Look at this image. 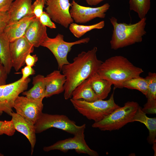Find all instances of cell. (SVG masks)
Wrapping results in <instances>:
<instances>
[{
	"label": "cell",
	"mask_w": 156,
	"mask_h": 156,
	"mask_svg": "<svg viewBox=\"0 0 156 156\" xmlns=\"http://www.w3.org/2000/svg\"><path fill=\"white\" fill-rule=\"evenodd\" d=\"M38 60V57L36 54L31 55L29 54L26 57L25 63L27 66L32 67L35 65Z\"/></svg>",
	"instance_id": "obj_34"
},
{
	"label": "cell",
	"mask_w": 156,
	"mask_h": 156,
	"mask_svg": "<svg viewBox=\"0 0 156 156\" xmlns=\"http://www.w3.org/2000/svg\"><path fill=\"white\" fill-rule=\"evenodd\" d=\"M71 4V16L75 22L80 23H86L96 18H104L110 7L108 3L97 7H86L79 5L74 0Z\"/></svg>",
	"instance_id": "obj_10"
},
{
	"label": "cell",
	"mask_w": 156,
	"mask_h": 156,
	"mask_svg": "<svg viewBox=\"0 0 156 156\" xmlns=\"http://www.w3.org/2000/svg\"><path fill=\"white\" fill-rule=\"evenodd\" d=\"M9 18L7 12H0V33H2L8 25Z\"/></svg>",
	"instance_id": "obj_32"
},
{
	"label": "cell",
	"mask_w": 156,
	"mask_h": 156,
	"mask_svg": "<svg viewBox=\"0 0 156 156\" xmlns=\"http://www.w3.org/2000/svg\"><path fill=\"white\" fill-rule=\"evenodd\" d=\"M13 108L16 113L34 125L42 113L43 104L42 101L19 96L14 101Z\"/></svg>",
	"instance_id": "obj_12"
},
{
	"label": "cell",
	"mask_w": 156,
	"mask_h": 156,
	"mask_svg": "<svg viewBox=\"0 0 156 156\" xmlns=\"http://www.w3.org/2000/svg\"><path fill=\"white\" fill-rule=\"evenodd\" d=\"M63 35L60 34L53 38L48 36L40 44V46L47 48L52 53L57 60L58 69L60 70L64 65L70 63L68 60L67 56L72 47L76 44L88 43L90 40L89 37H86L68 42L65 41Z\"/></svg>",
	"instance_id": "obj_7"
},
{
	"label": "cell",
	"mask_w": 156,
	"mask_h": 156,
	"mask_svg": "<svg viewBox=\"0 0 156 156\" xmlns=\"http://www.w3.org/2000/svg\"><path fill=\"white\" fill-rule=\"evenodd\" d=\"M39 19L41 23L44 26L51 29L56 28V25L51 21V19L46 12L43 11Z\"/></svg>",
	"instance_id": "obj_30"
},
{
	"label": "cell",
	"mask_w": 156,
	"mask_h": 156,
	"mask_svg": "<svg viewBox=\"0 0 156 156\" xmlns=\"http://www.w3.org/2000/svg\"><path fill=\"white\" fill-rule=\"evenodd\" d=\"M71 99H81L88 102L98 100V97L90 85L89 79L79 85L72 92Z\"/></svg>",
	"instance_id": "obj_22"
},
{
	"label": "cell",
	"mask_w": 156,
	"mask_h": 156,
	"mask_svg": "<svg viewBox=\"0 0 156 156\" xmlns=\"http://www.w3.org/2000/svg\"><path fill=\"white\" fill-rule=\"evenodd\" d=\"M114 90L109 99H98L92 102L83 100L70 101L74 108L80 114L89 120L94 122L99 121L120 106L115 102Z\"/></svg>",
	"instance_id": "obj_4"
},
{
	"label": "cell",
	"mask_w": 156,
	"mask_h": 156,
	"mask_svg": "<svg viewBox=\"0 0 156 156\" xmlns=\"http://www.w3.org/2000/svg\"><path fill=\"white\" fill-rule=\"evenodd\" d=\"M10 43L3 32L0 33V60L8 74L12 67Z\"/></svg>",
	"instance_id": "obj_23"
},
{
	"label": "cell",
	"mask_w": 156,
	"mask_h": 156,
	"mask_svg": "<svg viewBox=\"0 0 156 156\" xmlns=\"http://www.w3.org/2000/svg\"><path fill=\"white\" fill-rule=\"evenodd\" d=\"M10 116L16 130L24 135L29 140L32 155L36 140L34 125L16 112H13Z\"/></svg>",
	"instance_id": "obj_14"
},
{
	"label": "cell",
	"mask_w": 156,
	"mask_h": 156,
	"mask_svg": "<svg viewBox=\"0 0 156 156\" xmlns=\"http://www.w3.org/2000/svg\"><path fill=\"white\" fill-rule=\"evenodd\" d=\"M4 156V155L3 154H2L1 153H0V156Z\"/></svg>",
	"instance_id": "obj_39"
},
{
	"label": "cell",
	"mask_w": 156,
	"mask_h": 156,
	"mask_svg": "<svg viewBox=\"0 0 156 156\" xmlns=\"http://www.w3.org/2000/svg\"><path fill=\"white\" fill-rule=\"evenodd\" d=\"M31 81L28 77L24 81L19 79L6 84L3 89L2 97L0 100V116L4 112L10 116L13 112L14 101L21 93L27 89Z\"/></svg>",
	"instance_id": "obj_9"
},
{
	"label": "cell",
	"mask_w": 156,
	"mask_h": 156,
	"mask_svg": "<svg viewBox=\"0 0 156 156\" xmlns=\"http://www.w3.org/2000/svg\"><path fill=\"white\" fill-rule=\"evenodd\" d=\"M22 76L20 79L22 81H24L31 75L35 73V71L32 67L27 66L21 70Z\"/></svg>",
	"instance_id": "obj_33"
},
{
	"label": "cell",
	"mask_w": 156,
	"mask_h": 156,
	"mask_svg": "<svg viewBox=\"0 0 156 156\" xmlns=\"http://www.w3.org/2000/svg\"><path fill=\"white\" fill-rule=\"evenodd\" d=\"M144 72L142 68L134 66L127 58L121 55L112 57L103 62L97 74L119 88L124 82L139 77Z\"/></svg>",
	"instance_id": "obj_2"
},
{
	"label": "cell",
	"mask_w": 156,
	"mask_h": 156,
	"mask_svg": "<svg viewBox=\"0 0 156 156\" xmlns=\"http://www.w3.org/2000/svg\"><path fill=\"white\" fill-rule=\"evenodd\" d=\"M32 5V0L13 1L7 11L9 18L8 25L14 23L25 16L34 15Z\"/></svg>",
	"instance_id": "obj_18"
},
{
	"label": "cell",
	"mask_w": 156,
	"mask_h": 156,
	"mask_svg": "<svg viewBox=\"0 0 156 156\" xmlns=\"http://www.w3.org/2000/svg\"><path fill=\"white\" fill-rule=\"evenodd\" d=\"M146 114L139 106L133 118L132 122H139L145 125L149 131L147 141L150 144H152L156 142V118H149Z\"/></svg>",
	"instance_id": "obj_20"
},
{
	"label": "cell",
	"mask_w": 156,
	"mask_h": 156,
	"mask_svg": "<svg viewBox=\"0 0 156 156\" xmlns=\"http://www.w3.org/2000/svg\"><path fill=\"white\" fill-rule=\"evenodd\" d=\"M10 48L12 67L18 71L25 65L27 56L33 52L34 47L24 36L10 42Z\"/></svg>",
	"instance_id": "obj_13"
},
{
	"label": "cell",
	"mask_w": 156,
	"mask_h": 156,
	"mask_svg": "<svg viewBox=\"0 0 156 156\" xmlns=\"http://www.w3.org/2000/svg\"><path fill=\"white\" fill-rule=\"evenodd\" d=\"M46 12L54 21L68 28L73 22L70 13L71 6L69 0H47Z\"/></svg>",
	"instance_id": "obj_11"
},
{
	"label": "cell",
	"mask_w": 156,
	"mask_h": 156,
	"mask_svg": "<svg viewBox=\"0 0 156 156\" xmlns=\"http://www.w3.org/2000/svg\"><path fill=\"white\" fill-rule=\"evenodd\" d=\"M16 130L12 120H0V135L5 134L11 136L14 134Z\"/></svg>",
	"instance_id": "obj_28"
},
{
	"label": "cell",
	"mask_w": 156,
	"mask_h": 156,
	"mask_svg": "<svg viewBox=\"0 0 156 156\" xmlns=\"http://www.w3.org/2000/svg\"><path fill=\"white\" fill-rule=\"evenodd\" d=\"M2 64V63H1V60H0V64Z\"/></svg>",
	"instance_id": "obj_41"
},
{
	"label": "cell",
	"mask_w": 156,
	"mask_h": 156,
	"mask_svg": "<svg viewBox=\"0 0 156 156\" xmlns=\"http://www.w3.org/2000/svg\"><path fill=\"white\" fill-rule=\"evenodd\" d=\"M84 132L74 135L73 138L59 140L51 145L44 146L43 150L45 152L58 150L66 153L69 150H74L78 154H85L90 156H99L96 151L91 149L87 144Z\"/></svg>",
	"instance_id": "obj_8"
},
{
	"label": "cell",
	"mask_w": 156,
	"mask_h": 156,
	"mask_svg": "<svg viewBox=\"0 0 156 156\" xmlns=\"http://www.w3.org/2000/svg\"><path fill=\"white\" fill-rule=\"evenodd\" d=\"M45 97H49L64 92L66 78L60 70H55L48 74L45 77Z\"/></svg>",
	"instance_id": "obj_16"
},
{
	"label": "cell",
	"mask_w": 156,
	"mask_h": 156,
	"mask_svg": "<svg viewBox=\"0 0 156 156\" xmlns=\"http://www.w3.org/2000/svg\"><path fill=\"white\" fill-rule=\"evenodd\" d=\"M142 111L146 114H155L156 112V100H147L146 103L142 108Z\"/></svg>",
	"instance_id": "obj_31"
},
{
	"label": "cell",
	"mask_w": 156,
	"mask_h": 156,
	"mask_svg": "<svg viewBox=\"0 0 156 156\" xmlns=\"http://www.w3.org/2000/svg\"><path fill=\"white\" fill-rule=\"evenodd\" d=\"M105 25L103 21L90 25H83L77 24L73 22L69 25V29L76 37L79 38L87 32L95 29H100L103 28Z\"/></svg>",
	"instance_id": "obj_24"
},
{
	"label": "cell",
	"mask_w": 156,
	"mask_h": 156,
	"mask_svg": "<svg viewBox=\"0 0 156 156\" xmlns=\"http://www.w3.org/2000/svg\"><path fill=\"white\" fill-rule=\"evenodd\" d=\"M105 0H86L87 3L90 5H95Z\"/></svg>",
	"instance_id": "obj_37"
},
{
	"label": "cell",
	"mask_w": 156,
	"mask_h": 156,
	"mask_svg": "<svg viewBox=\"0 0 156 156\" xmlns=\"http://www.w3.org/2000/svg\"><path fill=\"white\" fill-rule=\"evenodd\" d=\"M90 85L99 99H106L110 92L112 83L100 77L96 73L89 78Z\"/></svg>",
	"instance_id": "obj_21"
},
{
	"label": "cell",
	"mask_w": 156,
	"mask_h": 156,
	"mask_svg": "<svg viewBox=\"0 0 156 156\" xmlns=\"http://www.w3.org/2000/svg\"><path fill=\"white\" fill-rule=\"evenodd\" d=\"M35 18L34 15L25 16L14 23L8 25L3 33L10 42H12L24 35L27 27Z\"/></svg>",
	"instance_id": "obj_17"
},
{
	"label": "cell",
	"mask_w": 156,
	"mask_h": 156,
	"mask_svg": "<svg viewBox=\"0 0 156 156\" xmlns=\"http://www.w3.org/2000/svg\"><path fill=\"white\" fill-rule=\"evenodd\" d=\"M42 0L45 3H46V1H47V0Z\"/></svg>",
	"instance_id": "obj_40"
},
{
	"label": "cell",
	"mask_w": 156,
	"mask_h": 156,
	"mask_svg": "<svg viewBox=\"0 0 156 156\" xmlns=\"http://www.w3.org/2000/svg\"><path fill=\"white\" fill-rule=\"evenodd\" d=\"M147 84V91L145 95L148 100H156V73H148L145 78Z\"/></svg>",
	"instance_id": "obj_27"
},
{
	"label": "cell",
	"mask_w": 156,
	"mask_h": 156,
	"mask_svg": "<svg viewBox=\"0 0 156 156\" xmlns=\"http://www.w3.org/2000/svg\"><path fill=\"white\" fill-rule=\"evenodd\" d=\"M13 0H0V12H7Z\"/></svg>",
	"instance_id": "obj_36"
},
{
	"label": "cell",
	"mask_w": 156,
	"mask_h": 156,
	"mask_svg": "<svg viewBox=\"0 0 156 156\" xmlns=\"http://www.w3.org/2000/svg\"><path fill=\"white\" fill-rule=\"evenodd\" d=\"M8 74L3 65L2 64H0V86L6 84Z\"/></svg>",
	"instance_id": "obj_35"
},
{
	"label": "cell",
	"mask_w": 156,
	"mask_h": 156,
	"mask_svg": "<svg viewBox=\"0 0 156 156\" xmlns=\"http://www.w3.org/2000/svg\"><path fill=\"white\" fill-rule=\"evenodd\" d=\"M45 4V3L42 0H36L32 4L33 14L36 18L39 19L43 12Z\"/></svg>",
	"instance_id": "obj_29"
},
{
	"label": "cell",
	"mask_w": 156,
	"mask_h": 156,
	"mask_svg": "<svg viewBox=\"0 0 156 156\" xmlns=\"http://www.w3.org/2000/svg\"><path fill=\"white\" fill-rule=\"evenodd\" d=\"M33 86L27 91L22 93L23 95L27 98L37 101H42L45 98L46 86L45 77L41 75H38L33 77Z\"/></svg>",
	"instance_id": "obj_19"
},
{
	"label": "cell",
	"mask_w": 156,
	"mask_h": 156,
	"mask_svg": "<svg viewBox=\"0 0 156 156\" xmlns=\"http://www.w3.org/2000/svg\"><path fill=\"white\" fill-rule=\"evenodd\" d=\"M5 85L0 86V100L2 97L3 89Z\"/></svg>",
	"instance_id": "obj_38"
},
{
	"label": "cell",
	"mask_w": 156,
	"mask_h": 156,
	"mask_svg": "<svg viewBox=\"0 0 156 156\" xmlns=\"http://www.w3.org/2000/svg\"><path fill=\"white\" fill-rule=\"evenodd\" d=\"M136 102L128 101L101 121L94 122L92 126L102 131L119 130L127 123L132 122L133 118L139 107Z\"/></svg>",
	"instance_id": "obj_5"
},
{
	"label": "cell",
	"mask_w": 156,
	"mask_h": 156,
	"mask_svg": "<svg viewBox=\"0 0 156 156\" xmlns=\"http://www.w3.org/2000/svg\"><path fill=\"white\" fill-rule=\"evenodd\" d=\"M130 10L137 13L140 19L146 17L151 8V0H129Z\"/></svg>",
	"instance_id": "obj_26"
},
{
	"label": "cell",
	"mask_w": 156,
	"mask_h": 156,
	"mask_svg": "<svg viewBox=\"0 0 156 156\" xmlns=\"http://www.w3.org/2000/svg\"><path fill=\"white\" fill-rule=\"evenodd\" d=\"M113 29L110 41L111 49L116 50L136 43L141 42L146 34V18L135 23H119L114 17L110 18Z\"/></svg>",
	"instance_id": "obj_3"
},
{
	"label": "cell",
	"mask_w": 156,
	"mask_h": 156,
	"mask_svg": "<svg viewBox=\"0 0 156 156\" xmlns=\"http://www.w3.org/2000/svg\"><path fill=\"white\" fill-rule=\"evenodd\" d=\"M36 133H41L51 128H55L73 135L84 131L86 125H77L76 122L64 115L42 113L34 124Z\"/></svg>",
	"instance_id": "obj_6"
},
{
	"label": "cell",
	"mask_w": 156,
	"mask_h": 156,
	"mask_svg": "<svg viewBox=\"0 0 156 156\" xmlns=\"http://www.w3.org/2000/svg\"><path fill=\"white\" fill-rule=\"evenodd\" d=\"M24 36L34 47H38L48 36L47 27L35 18L27 27Z\"/></svg>",
	"instance_id": "obj_15"
},
{
	"label": "cell",
	"mask_w": 156,
	"mask_h": 156,
	"mask_svg": "<svg viewBox=\"0 0 156 156\" xmlns=\"http://www.w3.org/2000/svg\"><path fill=\"white\" fill-rule=\"evenodd\" d=\"M97 48L94 47L87 52L83 51L71 63L64 65L61 70L66 81L64 86L65 99L71 98L74 89L84 80L95 74L103 62L97 57Z\"/></svg>",
	"instance_id": "obj_1"
},
{
	"label": "cell",
	"mask_w": 156,
	"mask_h": 156,
	"mask_svg": "<svg viewBox=\"0 0 156 156\" xmlns=\"http://www.w3.org/2000/svg\"><path fill=\"white\" fill-rule=\"evenodd\" d=\"M123 88L138 90L145 96L147 91V82L145 78L140 76L131 78L124 82L119 88Z\"/></svg>",
	"instance_id": "obj_25"
}]
</instances>
